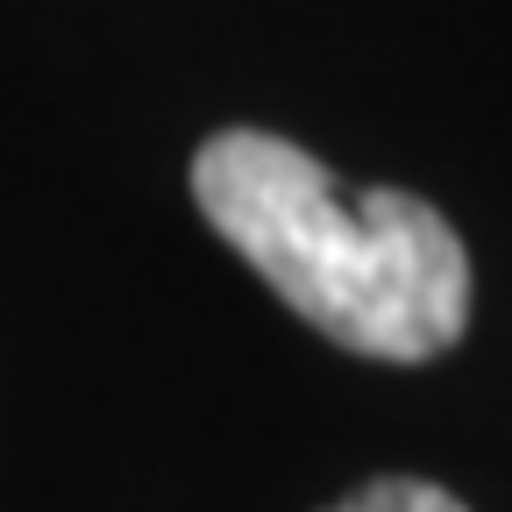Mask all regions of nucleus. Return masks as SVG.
Here are the masks:
<instances>
[{"instance_id":"1","label":"nucleus","mask_w":512,"mask_h":512,"mask_svg":"<svg viewBox=\"0 0 512 512\" xmlns=\"http://www.w3.org/2000/svg\"><path fill=\"white\" fill-rule=\"evenodd\" d=\"M214 235L328 342L377 363H427L470 328V256L427 200L342 185L264 128H221L192 157Z\"/></svg>"},{"instance_id":"2","label":"nucleus","mask_w":512,"mask_h":512,"mask_svg":"<svg viewBox=\"0 0 512 512\" xmlns=\"http://www.w3.org/2000/svg\"><path fill=\"white\" fill-rule=\"evenodd\" d=\"M328 512H470L463 498H448L441 484H420V477H377L363 491H349L342 505Z\"/></svg>"}]
</instances>
